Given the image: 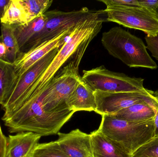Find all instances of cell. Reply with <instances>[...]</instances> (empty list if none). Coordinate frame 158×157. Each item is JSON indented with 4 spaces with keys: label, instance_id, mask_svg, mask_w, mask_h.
I'll return each mask as SVG.
<instances>
[{
    "label": "cell",
    "instance_id": "1",
    "mask_svg": "<svg viewBox=\"0 0 158 157\" xmlns=\"http://www.w3.org/2000/svg\"><path fill=\"white\" fill-rule=\"evenodd\" d=\"M44 89L27 97L20 107L2 120L11 133L31 132L41 136L58 133L75 112L70 109L52 111L44 103Z\"/></svg>",
    "mask_w": 158,
    "mask_h": 157
},
{
    "label": "cell",
    "instance_id": "2",
    "mask_svg": "<svg viewBox=\"0 0 158 157\" xmlns=\"http://www.w3.org/2000/svg\"><path fill=\"white\" fill-rule=\"evenodd\" d=\"M105 14L104 10H98L95 14L79 21L47 69L29 88L22 100L45 88L66 62L78 51L87 49L92 40L100 32L105 21L103 18Z\"/></svg>",
    "mask_w": 158,
    "mask_h": 157
},
{
    "label": "cell",
    "instance_id": "3",
    "mask_svg": "<svg viewBox=\"0 0 158 157\" xmlns=\"http://www.w3.org/2000/svg\"><path fill=\"white\" fill-rule=\"evenodd\" d=\"M101 42L110 55L131 68H158L142 39L120 27H114L103 32Z\"/></svg>",
    "mask_w": 158,
    "mask_h": 157
},
{
    "label": "cell",
    "instance_id": "4",
    "mask_svg": "<svg viewBox=\"0 0 158 157\" xmlns=\"http://www.w3.org/2000/svg\"><path fill=\"white\" fill-rule=\"evenodd\" d=\"M98 130L131 156L155 136L154 120L130 121L103 115Z\"/></svg>",
    "mask_w": 158,
    "mask_h": 157
},
{
    "label": "cell",
    "instance_id": "5",
    "mask_svg": "<svg viewBox=\"0 0 158 157\" xmlns=\"http://www.w3.org/2000/svg\"><path fill=\"white\" fill-rule=\"evenodd\" d=\"M82 58L72 57L69 64L56 73L44 88V103L51 110L69 108L67 100L82 79L79 73Z\"/></svg>",
    "mask_w": 158,
    "mask_h": 157
},
{
    "label": "cell",
    "instance_id": "6",
    "mask_svg": "<svg viewBox=\"0 0 158 157\" xmlns=\"http://www.w3.org/2000/svg\"><path fill=\"white\" fill-rule=\"evenodd\" d=\"M82 79L94 91L112 92H142L146 90L141 77H131L110 71L104 65L83 72Z\"/></svg>",
    "mask_w": 158,
    "mask_h": 157
},
{
    "label": "cell",
    "instance_id": "7",
    "mask_svg": "<svg viewBox=\"0 0 158 157\" xmlns=\"http://www.w3.org/2000/svg\"><path fill=\"white\" fill-rule=\"evenodd\" d=\"M97 12V11L90 10L86 7L70 12L56 10L47 11L44 14L47 19L44 27L27 43L20 51L27 52L66 30H71L79 21L95 14Z\"/></svg>",
    "mask_w": 158,
    "mask_h": 157
},
{
    "label": "cell",
    "instance_id": "8",
    "mask_svg": "<svg viewBox=\"0 0 158 157\" xmlns=\"http://www.w3.org/2000/svg\"><path fill=\"white\" fill-rule=\"evenodd\" d=\"M104 10L106 21L142 30L149 36H155L158 33V16L155 10L140 6Z\"/></svg>",
    "mask_w": 158,
    "mask_h": 157
},
{
    "label": "cell",
    "instance_id": "9",
    "mask_svg": "<svg viewBox=\"0 0 158 157\" xmlns=\"http://www.w3.org/2000/svg\"><path fill=\"white\" fill-rule=\"evenodd\" d=\"M60 48H56L50 52L17 80L10 96L2 106L4 111L2 120L9 117L18 109L26 92L47 69Z\"/></svg>",
    "mask_w": 158,
    "mask_h": 157
},
{
    "label": "cell",
    "instance_id": "10",
    "mask_svg": "<svg viewBox=\"0 0 158 157\" xmlns=\"http://www.w3.org/2000/svg\"><path fill=\"white\" fill-rule=\"evenodd\" d=\"M153 90L147 88L142 92H112L94 91L96 102V112L103 115H113L120 111L146 100Z\"/></svg>",
    "mask_w": 158,
    "mask_h": 157
},
{
    "label": "cell",
    "instance_id": "11",
    "mask_svg": "<svg viewBox=\"0 0 158 157\" xmlns=\"http://www.w3.org/2000/svg\"><path fill=\"white\" fill-rule=\"evenodd\" d=\"M73 29L66 30L54 38L41 43L27 52L20 53L14 63L17 78V80L49 53L56 48H60L64 44L67 37L69 36Z\"/></svg>",
    "mask_w": 158,
    "mask_h": 157
},
{
    "label": "cell",
    "instance_id": "12",
    "mask_svg": "<svg viewBox=\"0 0 158 157\" xmlns=\"http://www.w3.org/2000/svg\"><path fill=\"white\" fill-rule=\"evenodd\" d=\"M56 142L69 157H94L90 134L79 129L68 133H58Z\"/></svg>",
    "mask_w": 158,
    "mask_h": 157
},
{
    "label": "cell",
    "instance_id": "13",
    "mask_svg": "<svg viewBox=\"0 0 158 157\" xmlns=\"http://www.w3.org/2000/svg\"><path fill=\"white\" fill-rule=\"evenodd\" d=\"M40 135L31 132L17 133L7 138L6 157H30L40 139Z\"/></svg>",
    "mask_w": 158,
    "mask_h": 157
},
{
    "label": "cell",
    "instance_id": "14",
    "mask_svg": "<svg viewBox=\"0 0 158 157\" xmlns=\"http://www.w3.org/2000/svg\"><path fill=\"white\" fill-rule=\"evenodd\" d=\"M69 109L75 112L81 111H94L97 109L94 91L82 79L66 101Z\"/></svg>",
    "mask_w": 158,
    "mask_h": 157
},
{
    "label": "cell",
    "instance_id": "15",
    "mask_svg": "<svg viewBox=\"0 0 158 157\" xmlns=\"http://www.w3.org/2000/svg\"><path fill=\"white\" fill-rule=\"evenodd\" d=\"M90 135L94 157H131L99 130L92 132Z\"/></svg>",
    "mask_w": 158,
    "mask_h": 157
},
{
    "label": "cell",
    "instance_id": "16",
    "mask_svg": "<svg viewBox=\"0 0 158 157\" xmlns=\"http://www.w3.org/2000/svg\"><path fill=\"white\" fill-rule=\"evenodd\" d=\"M156 111L145 100L135 103L111 116L120 120L134 122L154 120Z\"/></svg>",
    "mask_w": 158,
    "mask_h": 157
},
{
    "label": "cell",
    "instance_id": "17",
    "mask_svg": "<svg viewBox=\"0 0 158 157\" xmlns=\"http://www.w3.org/2000/svg\"><path fill=\"white\" fill-rule=\"evenodd\" d=\"M47 19V17L44 14L26 24L11 26L20 51L37 33L44 28Z\"/></svg>",
    "mask_w": 158,
    "mask_h": 157
},
{
    "label": "cell",
    "instance_id": "18",
    "mask_svg": "<svg viewBox=\"0 0 158 157\" xmlns=\"http://www.w3.org/2000/svg\"><path fill=\"white\" fill-rule=\"evenodd\" d=\"M14 64L0 58V105L2 106L10 96L17 81Z\"/></svg>",
    "mask_w": 158,
    "mask_h": 157
},
{
    "label": "cell",
    "instance_id": "19",
    "mask_svg": "<svg viewBox=\"0 0 158 157\" xmlns=\"http://www.w3.org/2000/svg\"><path fill=\"white\" fill-rule=\"evenodd\" d=\"M1 36L2 43L6 49V52L2 59L14 64L20 54V50L13 32L12 26L1 23Z\"/></svg>",
    "mask_w": 158,
    "mask_h": 157
},
{
    "label": "cell",
    "instance_id": "20",
    "mask_svg": "<svg viewBox=\"0 0 158 157\" xmlns=\"http://www.w3.org/2000/svg\"><path fill=\"white\" fill-rule=\"evenodd\" d=\"M1 23L10 26L22 25L30 22L28 16L20 0H11Z\"/></svg>",
    "mask_w": 158,
    "mask_h": 157
},
{
    "label": "cell",
    "instance_id": "21",
    "mask_svg": "<svg viewBox=\"0 0 158 157\" xmlns=\"http://www.w3.org/2000/svg\"><path fill=\"white\" fill-rule=\"evenodd\" d=\"M30 21L44 14L52 5V0H20Z\"/></svg>",
    "mask_w": 158,
    "mask_h": 157
},
{
    "label": "cell",
    "instance_id": "22",
    "mask_svg": "<svg viewBox=\"0 0 158 157\" xmlns=\"http://www.w3.org/2000/svg\"><path fill=\"white\" fill-rule=\"evenodd\" d=\"M30 157H69L56 141L38 144Z\"/></svg>",
    "mask_w": 158,
    "mask_h": 157
},
{
    "label": "cell",
    "instance_id": "23",
    "mask_svg": "<svg viewBox=\"0 0 158 157\" xmlns=\"http://www.w3.org/2000/svg\"><path fill=\"white\" fill-rule=\"evenodd\" d=\"M131 157H158V136H155L139 147Z\"/></svg>",
    "mask_w": 158,
    "mask_h": 157
},
{
    "label": "cell",
    "instance_id": "24",
    "mask_svg": "<svg viewBox=\"0 0 158 157\" xmlns=\"http://www.w3.org/2000/svg\"><path fill=\"white\" fill-rule=\"evenodd\" d=\"M104 3L106 8L140 6L138 0H98Z\"/></svg>",
    "mask_w": 158,
    "mask_h": 157
},
{
    "label": "cell",
    "instance_id": "25",
    "mask_svg": "<svg viewBox=\"0 0 158 157\" xmlns=\"http://www.w3.org/2000/svg\"><path fill=\"white\" fill-rule=\"evenodd\" d=\"M145 39L147 49L151 53L152 56L158 60V33L155 36L147 35Z\"/></svg>",
    "mask_w": 158,
    "mask_h": 157
},
{
    "label": "cell",
    "instance_id": "26",
    "mask_svg": "<svg viewBox=\"0 0 158 157\" xmlns=\"http://www.w3.org/2000/svg\"><path fill=\"white\" fill-rule=\"evenodd\" d=\"M6 147L7 138L3 133L0 125V157H6Z\"/></svg>",
    "mask_w": 158,
    "mask_h": 157
},
{
    "label": "cell",
    "instance_id": "27",
    "mask_svg": "<svg viewBox=\"0 0 158 157\" xmlns=\"http://www.w3.org/2000/svg\"><path fill=\"white\" fill-rule=\"evenodd\" d=\"M141 6L155 10L158 7V0H138Z\"/></svg>",
    "mask_w": 158,
    "mask_h": 157
},
{
    "label": "cell",
    "instance_id": "28",
    "mask_svg": "<svg viewBox=\"0 0 158 157\" xmlns=\"http://www.w3.org/2000/svg\"><path fill=\"white\" fill-rule=\"evenodd\" d=\"M10 2L11 0H0V18L3 17Z\"/></svg>",
    "mask_w": 158,
    "mask_h": 157
},
{
    "label": "cell",
    "instance_id": "29",
    "mask_svg": "<svg viewBox=\"0 0 158 157\" xmlns=\"http://www.w3.org/2000/svg\"><path fill=\"white\" fill-rule=\"evenodd\" d=\"M154 121L155 125V136H158V110L156 112Z\"/></svg>",
    "mask_w": 158,
    "mask_h": 157
},
{
    "label": "cell",
    "instance_id": "30",
    "mask_svg": "<svg viewBox=\"0 0 158 157\" xmlns=\"http://www.w3.org/2000/svg\"><path fill=\"white\" fill-rule=\"evenodd\" d=\"M6 52V49L3 43L0 42V58H3Z\"/></svg>",
    "mask_w": 158,
    "mask_h": 157
},
{
    "label": "cell",
    "instance_id": "31",
    "mask_svg": "<svg viewBox=\"0 0 158 157\" xmlns=\"http://www.w3.org/2000/svg\"><path fill=\"white\" fill-rule=\"evenodd\" d=\"M155 11H156V13L157 14V15L158 16V7L157 8H156V9H155Z\"/></svg>",
    "mask_w": 158,
    "mask_h": 157
}]
</instances>
